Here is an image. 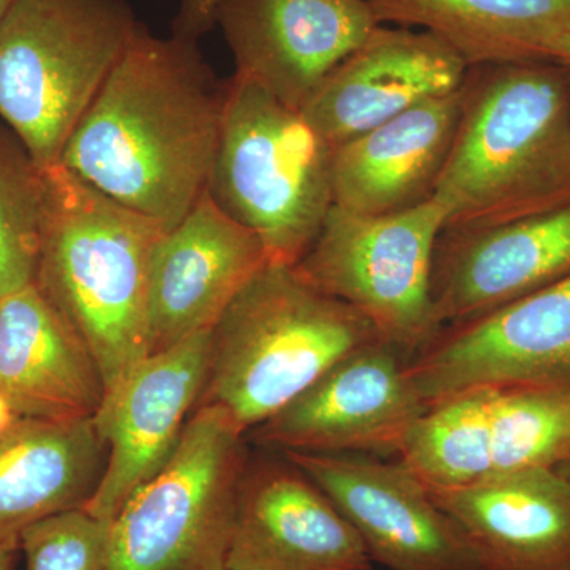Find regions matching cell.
Instances as JSON below:
<instances>
[{"label": "cell", "mask_w": 570, "mask_h": 570, "mask_svg": "<svg viewBox=\"0 0 570 570\" xmlns=\"http://www.w3.org/2000/svg\"><path fill=\"white\" fill-rule=\"evenodd\" d=\"M243 434L224 409H195L171 460L108 527L105 570H227Z\"/></svg>", "instance_id": "cell-7"}, {"label": "cell", "mask_w": 570, "mask_h": 570, "mask_svg": "<svg viewBox=\"0 0 570 570\" xmlns=\"http://www.w3.org/2000/svg\"><path fill=\"white\" fill-rule=\"evenodd\" d=\"M568 277L570 204L512 223L444 230L431 288L438 324H464Z\"/></svg>", "instance_id": "cell-16"}, {"label": "cell", "mask_w": 570, "mask_h": 570, "mask_svg": "<svg viewBox=\"0 0 570 570\" xmlns=\"http://www.w3.org/2000/svg\"><path fill=\"white\" fill-rule=\"evenodd\" d=\"M107 456L94 419L18 417L0 431V546L48 517L85 509Z\"/></svg>", "instance_id": "cell-21"}, {"label": "cell", "mask_w": 570, "mask_h": 570, "mask_svg": "<svg viewBox=\"0 0 570 570\" xmlns=\"http://www.w3.org/2000/svg\"><path fill=\"white\" fill-rule=\"evenodd\" d=\"M469 63L434 33L381 24L318 86L302 115L337 148L463 88Z\"/></svg>", "instance_id": "cell-14"}, {"label": "cell", "mask_w": 570, "mask_h": 570, "mask_svg": "<svg viewBox=\"0 0 570 570\" xmlns=\"http://www.w3.org/2000/svg\"><path fill=\"white\" fill-rule=\"evenodd\" d=\"M13 2L14 0H0V17H2V14L10 9L11 3Z\"/></svg>", "instance_id": "cell-32"}, {"label": "cell", "mask_w": 570, "mask_h": 570, "mask_svg": "<svg viewBox=\"0 0 570 570\" xmlns=\"http://www.w3.org/2000/svg\"><path fill=\"white\" fill-rule=\"evenodd\" d=\"M554 471H557L566 482L570 483V453L561 461L560 464H558L557 468H554Z\"/></svg>", "instance_id": "cell-31"}, {"label": "cell", "mask_w": 570, "mask_h": 570, "mask_svg": "<svg viewBox=\"0 0 570 570\" xmlns=\"http://www.w3.org/2000/svg\"><path fill=\"white\" fill-rule=\"evenodd\" d=\"M217 26L235 75L302 111L381 22L366 0H227Z\"/></svg>", "instance_id": "cell-13"}, {"label": "cell", "mask_w": 570, "mask_h": 570, "mask_svg": "<svg viewBox=\"0 0 570 570\" xmlns=\"http://www.w3.org/2000/svg\"><path fill=\"white\" fill-rule=\"evenodd\" d=\"M397 456L430 491L464 489L490 479V387L466 390L428 406Z\"/></svg>", "instance_id": "cell-23"}, {"label": "cell", "mask_w": 570, "mask_h": 570, "mask_svg": "<svg viewBox=\"0 0 570 570\" xmlns=\"http://www.w3.org/2000/svg\"><path fill=\"white\" fill-rule=\"evenodd\" d=\"M268 257L261 239L202 195L164 235L149 291L148 356L208 332Z\"/></svg>", "instance_id": "cell-17"}, {"label": "cell", "mask_w": 570, "mask_h": 570, "mask_svg": "<svg viewBox=\"0 0 570 570\" xmlns=\"http://www.w3.org/2000/svg\"><path fill=\"white\" fill-rule=\"evenodd\" d=\"M377 340L384 337L355 307L318 291L295 266L268 262L212 330L197 407L224 409L246 433Z\"/></svg>", "instance_id": "cell-4"}, {"label": "cell", "mask_w": 570, "mask_h": 570, "mask_svg": "<svg viewBox=\"0 0 570 570\" xmlns=\"http://www.w3.org/2000/svg\"><path fill=\"white\" fill-rule=\"evenodd\" d=\"M426 406L482 387L570 392V277L442 328L407 360Z\"/></svg>", "instance_id": "cell-9"}, {"label": "cell", "mask_w": 570, "mask_h": 570, "mask_svg": "<svg viewBox=\"0 0 570 570\" xmlns=\"http://www.w3.org/2000/svg\"><path fill=\"white\" fill-rule=\"evenodd\" d=\"M333 153L302 111L234 75L206 193L261 239L269 264L295 266L335 205Z\"/></svg>", "instance_id": "cell-5"}, {"label": "cell", "mask_w": 570, "mask_h": 570, "mask_svg": "<svg viewBox=\"0 0 570 570\" xmlns=\"http://www.w3.org/2000/svg\"><path fill=\"white\" fill-rule=\"evenodd\" d=\"M332 499L390 570H480L456 524L407 468L352 453L281 452Z\"/></svg>", "instance_id": "cell-12"}, {"label": "cell", "mask_w": 570, "mask_h": 570, "mask_svg": "<svg viewBox=\"0 0 570 570\" xmlns=\"http://www.w3.org/2000/svg\"><path fill=\"white\" fill-rule=\"evenodd\" d=\"M138 24L126 0H14L0 17V121L40 170L59 164Z\"/></svg>", "instance_id": "cell-6"}, {"label": "cell", "mask_w": 570, "mask_h": 570, "mask_svg": "<svg viewBox=\"0 0 570 570\" xmlns=\"http://www.w3.org/2000/svg\"><path fill=\"white\" fill-rule=\"evenodd\" d=\"M227 570H373L358 532L291 461H246Z\"/></svg>", "instance_id": "cell-15"}, {"label": "cell", "mask_w": 570, "mask_h": 570, "mask_svg": "<svg viewBox=\"0 0 570 570\" xmlns=\"http://www.w3.org/2000/svg\"><path fill=\"white\" fill-rule=\"evenodd\" d=\"M212 330L146 356L94 415L108 448L99 489L85 510L108 524L135 491L171 460L208 377Z\"/></svg>", "instance_id": "cell-11"}, {"label": "cell", "mask_w": 570, "mask_h": 570, "mask_svg": "<svg viewBox=\"0 0 570 570\" xmlns=\"http://www.w3.org/2000/svg\"><path fill=\"white\" fill-rule=\"evenodd\" d=\"M17 419L18 415L14 414L13 409H11L9 403L0 396V431L9 428Z\"/></svg>", "instance_id": "cell-30"}, {"label": "cell", "mask_w": 570, "mask_h": 570, "mask_svg": "<svg viewBox=\"0 0 570 570\" xmlns=\"http://www.w3.org/2000/svg\"><path fill=\"white\" fill-rule=\"evenodd\" d=\"M430 494L463 534L480 570H570V483L554 469Z\"/></svg>", "instance_id": "cell-18"}, {"label": "cell", "mask_w": 570, "mask_h": 570, "mask_svg": "<svg viewBox=\"0 0 570 570\" xmlns=\"http://www.w3.org/2000/svg\"><path fill=\"white\" fill-rule=\"evenodd\" d=\"M433 197L448 213L444 230L570 204V66L469 67L459 129Z\"/></svg>", "instance_id": "cell-2"}, {"label": "cell", "mask_w": 570, "mask_h": 570, "mask_svg": "<svg viewBox=\"0 0 570 570\" xmlns=\"http://www.w3.org/2000/svg\"><path fill=\"white\" fill-rule=\"evenodd\" d=\"M43 174L36 285L85 341L108 393L148 356L153 266L167 230L61 164Z\"/></svg>", "instance_id": "cell-3"}, {"label": "cell", "mask_w": 570, "mask_h": 570, "mask_svg": "<svg viewBox=\"0 0 570 570\" xmlns=\"http://www.w3.org/2000/svg\"><path fill=\"white\" fill-rule=\"evenodd\" d=\"M20 560V542H9L0 546V570H18Z\"/></svg>", "instance_id": "cell-29"}, {"label": "cell", "mask_w": 570, "mask_h": 570, "mask_svg": "<svg viewBox=\"0 0 570 570\" xmlns=\"http://www.w3.org/2000/svg\"><path fill=\"white\" fill-rule=\"evenodd\" d=\"M445 225L448 213L436 197L384 216L333 205L295 268L318 291L370 318L401 352L417 354L441 332L431 288Z\"/></svg>", "instance_id": "cell-8"}, {"label": "cell", "mask_w": 570, "mask_h": 570, "mask_svg": "<svg viewBox=\"0 0 570 570\" xmlns=\"http://www.w3.org/2000/svg\"><path fill=\"white\" fill-rule=\"evenodd\" d=\"M24 570H105L108 524L88 510L56 513L20 535Z\"/></svg>", "instance_id": "cell-26"}, {"label": "cell", "mask_w": 570, "mask_h": 570, "mask_svg": "<svg viewBox=\"0 0 570 570\" xmlns=\"http://www.w3.org/2000/svg\"><path fill=\"white\" fill-rule=\"evenodd\" d=\"M490 425L491 478L554 469L570 453V392L490 387Z\"/></svg>", "instance_id": "cell-24"}, {"label": "cell", "mask_w": 570, "mask_h": 570, "mask_svg": "<svg viewBox=\"0 0 570 570\" xmlns=\"http://www.w3.org/2000/svg\"><path fill=\"white\" fill-rule=\"evenodd\" d=\"M225 2L227 0H181L174 21V36L197 41L217 24Z\"/></svg>", "instance_id": "cell-27"}, {"label": "cell", "mask_w": 570, "mask_h": 570, "mask_svg": "<svg viewBox=\"0 0 570 570\" xmlns=\"http://www.w3.org/2000/svg\"><path fill=\"white\" fill-rule=\"evenodd\" d=\"M538 59L570 66V26L540 45Z\"/></svg>", "instance_id": "cell-28"}, {"label": "cell", "mask_w": 570, "mask_h": 570, "mask_svg": "<svg viewBox=\"0 0 570 570\" xmlns=\"http://www.w3.org/2000/svg\"><path fill=\"white\" fill-rule=\"evenodd\" d=\"M105 393L91 351L36 283L0 302V396L18 417L94 419Z\"/></svg>", "instance_id": "cell-19"}, {"label": "cell", "mask_w": 570, "mask_h": 570, "mask_svg": "<svg viewBox=\"0 0 570 570\" xmlns=\"http://www.w3.org/2000/svg\"><path fill=\"white\" fill-rule=\"evenodd\" d=\"M461 104L463 88L337 146L333 153L335 205L384 216L430 200L455 140Z\"/></svg>", "instance_id": "cell-20"}, {"label": "cell", "mask_w": 570, "mask_h": 570, "mask_svg": "<svg viewBox=\"0 0 570 570\" xmlns=\"http://www.w3.org/2000/svg\"><path fill=\"white\" fill-rule=\"evenodd\" d=\"M225 88L197 41L163 39L140 22L59 164L171 230L205 194Z\"/></svg>", "instance_id": "cell-1"}, {"label": "cell", "mask_w": 570, "mask_h": 570, "mask_svg": "<svg viewBox=\"0 0 570 570\" xmlns=\"http://www.w3.org/2000/svg\"><path fill=\"white\" fill-rule=\"evenodd\" d=\"M381 24L420 29L469 66L539 61L540 45L570 26V0H366Z\"/></svg>", "instance_id": "cell-22"}, {"label": "cell", "mask_w": 570, "mask_h": 570, "mask_svg": "<svg viewBox=\"0 0 570 570\" xmlns=\"http://www.w3.org/2000/svg\"><path fill=\"white\" fill-rule=\"evenodd\" d=\"M45 208L43 170L0 121V302L36 283Z\"/></svg>", "instance_id": "cell-25"}, {"label": "cell", "mask_w": 570, "mask_h": 570, "mask_svg": "<svg viewBox=\"0 0 570 570\" xmlns=\"http://www.w3.org/2000/svg\"><path fill=\"white\" fill-rule=\"evenodd\" d=\"M404 355L377 340L344 356L255 426V441L279 452L397 455L428 409L409 377Z\"/></svg>", "instance_id": "cell-10"}]
</instances>
